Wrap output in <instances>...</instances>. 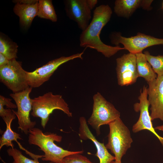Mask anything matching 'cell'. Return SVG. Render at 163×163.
Instances as JSON below:
<instances>
[{
  "label": "cell",
  "mask_w": 163,
  "mask_h": 163,
  "mask_svg": "<svg viewBox=\"0 0 163 163\" xmlns=\"http://www.w3.org/2000/svg\"><path fill=\"white\" fill-rule=\"evenodd\" d=\"M112 13V10L108 5H102L96 8L91 21L80 35L81 47L95 49L107 58L111 57L120 50H125L124 47L119 46L106 45L100 38L101 30L110 20Z\"/></svg>",
  "instance_id": "6da1fadb"
},
{
  "label": "cell",
  "mask_w": 163,
  "mask_h": 163,
  "mask_svg": "<svg viewBox=\"0 0 163 163\" xmlns=\"http://www.w3.org/2000/svg\"><path fill=\"white\" fill-rule=\"evenodd\" d=\"M28 134L29 143L38 146L44 153L41 159L43 161L62 163L63 159L66 156L84 152L83 150L71 151L57 146L54 142H61L62 137L56 133H44L41 129L34 127L29 130Z\"/></svg>",
  "instance_id": "7a4b0ae2"
},
{
  "label": "cell",
  "mask_w": 163,
  "mask_h": 163,
  "mask_svg": "<svg viewBox=\"0 0 163 163\" xmlns=\"http://www.w3.org/2000/svg\"><path fill=\"white\" fill-rule=\"evenodd\" d=\"M32 116L39 117L41 125L44 129L49 119L50 115L55 110L62 111L69 117H72L69 105L62 95L54 94L51 92L31 99Z\"/></svg>",
  "instance_id": "3957f363"
},
{
  "label": "cell",
  "mask_w": 163,
  "mask_h": 163,
  "mask_svg": "<svg viewBox=\"0 0 163 163\" xmlns=\"http://www.w3.org/2000/svg\"><path fill=\"white\" fill-rule=\"evenodd\" d=\"M109 132L105 146L115 157V161L121 162L122 157L131 147L133 140L128 128L119 118L108 124Z\"/></svg>",
  "instance_id": "277c9868"
},
{
  "label": "cell",
  "mask_w": 163,
  "mask_h": 163,
  "mask_svg": "<svg viewBox=\"0 0 163 163\" xmlns=\"http://www.w3.org/2000/svg\"><path fill=\"white\" fill-rule=\"evenodd\" d=\"M93 99L92 112L88 122L98 136L101 133L100 127L101 126L108 125L120 118V114L114 105L107 101L99 92L95 94Z\"/></svg>",
  "instance_id": "5b68a950"
},
{
  "label": "cell",
  "mask_w": 163,
  "mask_h": 163,
  "mask_svg": "<svg viewBox=\"0 0 163 163\" xmlns=\"http://www.w3.org/2000/svg\"><path fill=\"white\" fill-rule=\"evenodd\" d=\"M0 80L13 93L22 91L30 87L26 71L22 68L21 62L16 59L10 60L0 66Z\"/></svg>",
  "instance_id": "8992f818"
},
{
  "label": "cell",
  "mask_w": 163,
  "mask_h": 163,
  "mask_svg": "<svg viewBox=\"0 0 163 163\" xmlns=\"http://www.w3.org/2000/svg\"><path fill=\"white\" fill-rule=\"evenodd\" d=\"M84 51L68 56H61L49 61L32 72L26 71L28 84L30 87L37 88L49 80L55 71L61 65L76 58L82 59Z\"/></svg>",
  "instance_id": "52a82bcc"
},
{
  "label": "cell",
  "mask_w": 163,
  "mask_h": 163,
  "mask_svg": "<svg viewBox=\"0 0 163 163\" xmlns=\"http://www.w3.org/2000/svg\"><path fill=\"white\" fill-rule=\"evenodd\" d=\"M98 2L97 0H65V9L67 16L75 22L82 31L90 24L91 11Z\"/></svg>",
  "instance_id": "ba28073f"
},
{
  "label": "cell",
  "mask_w": 163,
  "mask_h": 163,
  "mask_svg": "<svg viewBox=\"0 0 163 163\" xmlns=\"http://www.w3.org/2000/svg\"><path fill=\"white\" fill-rule=\"evenodd\" d=\"M32 89L29 87L22 91L10 94L17 106V111L12 110L18 119V128L26 134H28L29 130L34 128L36 124L35 121H31L30 117L32 109L30 94Z\"/></svg>",
  "instance_id": "9c48e42d"
},
{
  "label": "cell",
  "mask_w": 163,
  "mask_h": 163,
  "mask_svg": "<svg viewBox=\"0 0 163 163\" xmlns=\"http://www.w3.org/2000/svg\"><path fill=\"white\" fill-rule=\"evenodd\" d=\"M111 41L112 43L116 46H118L120 43L122 44L125 50L135 54L142 52L143 50L148 47L163 45V39L157 38L140 33L129 37H123L118 33H114L112 35Z\"/></svg>",
  "instance_id": "30bf717a"
},
{
  "label": "cell",
  "mask_w": 163,
  "mask_h": 163,
  "mask_svg": "<svg viewBox=\"0 0 163 163\" xmlns=\"http://www.w3.org/2000/svg\"><path fill=\"white\" fill-rule=\"evenodd\" d=\"M148 96V88L144 86L138 97L139 102L135 104L134 105L135 111L136 112H139L140 115L138 120L133 126L132 131L134 133L143 130L150 131L158 138L163 147V137L157 134L153 126L149 112L150 105L147 98Z\"/></svg>",
  "instance_id": "8fae6325"
},
{
  "label": "cell",
  "mask_w": 163,
  "mask_h": 163,
  "mask_svg": "<svg viewBox=\"0 0 163 163\" xmlns=\"http://www.w3.org/2000/svg\"><path fill=\"white\" fill-rule=\"evenodd\" d=\"M117 83L123 86L134 83L138 77L135 54H124L116 59Z\"/></svg>",
  "instance_id": "7c38bea8"
},
{
  "label": "cell",
  "mask_w": 163,
  "mask_h": 163,
  "mask_svg": "<svg viewBox=\"0 0 163 163\" xmlns=\"http://www.w3.org/2000/svg\"><path fill=\"white\" fill-rule=\"evenodd\" d=\"M148 84V100L151 106V120L158 119L163 121V76H157Z\"/></svg>",
  "instance_id": "4fadbf2b"
},
{
  "label": "cell",
  "mask_w": 163,
  "mask_h": 163,
  "mask_svg": "<svg viewBox=\"0 0 163 163\" xmlns=\"http://www.w3.org/2000/svg\"><path fill=\"white\" fill-rule=\"evenodd\" d=\"M79 121V136L81 139L83 140L89 139L94 143L97 149L95 155L99 159V163H110L112 161H114V156L108 152L104 143L99 142L92 134L88 127L85 117H81Z\"/></svg>",
  "instance_id": "5bb4252c"
},
{
  "label": "cell",
  "mask_w": 163,
  "mask_h": 163,
  "mask_svg": "<svg viewBox=\"0 0 163 163\" xmlns=\"http://www.w3.org/2000/svg\"><path fill=\"white\" fill-rule=\"evenodd\" d=\"M38 2L37 0L32 3H15L13 11L19 17L20 23L24 28L29 27L34 18L37 16Z\"/></svg>",
  "instance_id": "9a60e30c"
},
{
  "label": "cell",
  "mask_w": 163,
  "mask_h": 163,
  "mask_svg": "<svg viewBox=\"0 0 163 163\" xmlns=\"http://www.w3.org/2000/svg\"><path fill=\"white\" fill-rule=\"evenodd\" d=\"M152 0H116L115 2L114 12L118 16L128 18L140 7L149 9Z\"/></svg>",
  "instance_id": "2e32d148"
},
{
  "label": "cell",
  "mask_w": 163,
  "mask_h": 163,
  "mask_svg": "<svg viewBox=\"0 0 163 163\" xmlns=\"http://www.w3.org/2000/svg\"><path fill=\"white\" fill-rule=\"evenodd\" d=\"M138 77L143 78L148 83L153 81L157 75L142 52L135 54Z\"/></svg>",
  "instance_id": "e0dca14e"
},
{
  "label": "cell",
  "mask_w": 163,
  "mask_h": 163,
  "mask_svg": "<svg viewBox=\"0 0 163 163\" xmlns=\"http://www.w3.org/2000/svg\"><path fill=\"white\" fill-rule=\"evenodd\" d=\"M12 121H8L5 122L6 128L0 139V149L4 145L7 147L11 146V148H14V145L12 142L15 141L18 144L20 149L26 151V150L17 141L18 139H22L20 136V135L11 129V125Z\"/></svg>",
  "instance_id": "ac0fdd59"
},
{
  "label": "cell",
  "mask_w": 163,
  "mask_h": 163,
  "mask_svg": "<svg viewBox=\"0 0 163 163\" xmlns=\"http://www.w3.org/2000/svg\"><path fill=\"white\" fill-rule=\"evenodd\" d=\"M18 46L6 36L1 33L0 35V53L2 54L9 60L17 58Z\"/></svg>",
  "instance_id": "d6986e66"
},
{
  "label": "cell",
  "mask_w": 163,
  "mask_h": 163,
  "mask_svg": "<svg viewBox=\"0 0 163 163\" xmlns=\"http://www.w3.org/2000/svg\"><path fill=\"white\" fill-rule=\"evenodd\" d=\"M37 16L41 18L50 20L53 22L57 21V16L52 0L38 1Z\"/></svg>",
  "instance_id": "ffe728a7"
},
{
  "label": "cell",
  "mask_w": 163,
  "mask_h": 163,
  "mask_svg": "<svg viewBox=\"0 0 163 163\" xmlns=\"http://www.w3.org/2000/svg\"><path fill=\"white\" fill-rule=\"evenodd\" d=\"M144 53L157 76H163V56H153L148 51H145Z\"/></svg>",
  "instance_id": "44dd1931"
},
{
  "label": "cell",
  "mask_w": 163,
  "mask_h": 163,
  "mask_svg": "<svg viewBox=\"0 0 163 163\" xmlns=\"http://www.w3.org/2000/svg\"><path fill=\"white\" fill-rule=\"evenodd\" d=\"M8 155L13 158L15 163H40L38 159H29L22 153L21 152L16 148H10L7 150Z\"/></svg>",
  "instance_id": "7402d4cb"
},
{
  "label": "cell",
  "mask_w": 163,
  "mask_h": 163,
  "mask_svg": "<svg viewBox=\"0 0 163 163\" xmlns=\"http://www.w3.org/2000/svg\"><path fill=\"white\" fill-rule=\"evenodd\" d=\"M62 163H94L91 161L87 157L82 154L76 153L66 157L62 160Z\"/></svg>",
  "instance_id": "603a6c76"
},
{
  "label": "cell",
  "mask_w": 163,
  "mask_h": 163,
  "mask_svg": "<svg viewBox=\"0 0 163 163\" xmlns=\"http://www.w3.org/2000/svg\"><path fill=\"white\" fill-rule=\"evenodd\" d=\"M12 100L9 98H7L2 95H0V104L4 106H5L8 109H15L17 108L16 104L11 102Z\"/></svg>",
  "instance_id": "cb8c5ba5"
},
{
  "label": "cell",
  "mask_w": 163,
  "mask_h": 163,
  "mask_svg": "<svg viewBox=\"0 0 163 163\" xmlns=\"http://www.w3.org/2000/svg\"><path fill=\"white\" fill-rule=\"evenodd\" d=\"M9 61L5 56L0 53V66L7 64Z\"/></svg>",
  "instance_id": "d4e9b609"
},
{
  "label": "cell",
  "mask_w": 163,
  "mask_h": 163,
  "mask_svg": "<svg viewBox=\"0 0 163 163\" xmlns=\"http://www.w3.org/2000/svg\"><path fill=\"white\" fill-rule=\"evenodd\" d=\"M155 129L158 130L162 131H163V125L161 126H158L155 128Z\"/></svg>",
  "instance_id": "484cf974"
},
{
  "label": "cell",
  "mask_w": 163,
  "mask_h": 163,
  "mask_svg": "<svg viewBox=\"0 0 163 163\" xmlns=\"http://www.w3.org/2000/svg\"><path fill=\"white\" fill-rule=\"evenodd\" d=\"M110 163H121V162H117L115 160L112 161Z\"/></svg>",
  "instance_id": "4316f807"
},
{
  "label": "cell",
  "mask_w": 163,
  "mask_h": 163,
  "mask_svg": "<svg viewBox=\"0 0 163 163\" xmlns=\"http://www.w3.org/2000/svg\"><path fill=\"white\" fill-rule=\"evenodd\" d=\"M162 8L163 9V3H162Z\"/></svg>",
  "instance_id": "83f0119b"
},
{
  "label": "cell",
  "mask_w": 163,
  "mask_h": 163,
  "mask_svg": "<svg viewBox=\"0 0 163 163\" xmlns=\"http://www.w3.org/2000/svg\"><path fill=\"white\" fill-rule=\"evenodd\" d=\"M49 163H53V162H50Z\"/></svg>",
  "instance_id": "f1b7e54d"
},
{
  "label": "cell",
  "mask_w": 163,
  "mask_h": 163,
  "mask_svg": "<svg viewBox=\"0 0 163 163\" xmlns=\"http://www.w3.org/2000/svg\"><path fill=\"white\" fill-rule=\"evenodd\" d=\"M12 163H15V162H14V161H13V162Z\"/></svg>",
  "instance_id": "f546056e"
},
{
  "label": "cell",
  "mask_w": 163,
  "mask_h": 163,
  "mask_svg": "<svg viewBox=\"0 0 163 163\" xmlns=\"http://www.w3.org/2000/svg\"><path fill=\"white\" fill-rule=\"evenodd\" d=\"M162 163H163V162Z\"/></svg>",
  "instance_id": "4dcf8cb0"
}]
</instances>
